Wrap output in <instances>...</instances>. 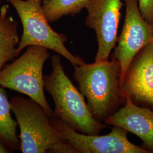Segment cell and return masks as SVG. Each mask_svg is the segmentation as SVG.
<instances>
[{
	"instance_id": "1",
	"label": "cell",
	"mask_w": 153,
	"mask_h": 153,
	"mask_svg": "<svg viewBox=\"0 0 153 153\" xmlns=\"http://www.w3.org/2000/svg\"><path fill=\"white\" fill-rule=\"evenodd\" d=\"M73 78L87 100L95 119L102 123L125 103L121 85V68L117 61H102L74 66Z\"/></svg>"
},
{
	"instance_id": "2",
	"label": "cell",
	"mask_w": 153,
	"mask_h": 153,
	"mask_svg": "<svg viewBox=\"0 0 153 153\" xmlns=\"http://www.w3.org/2000/svg\"><path fill=\"white\" fill-rule=\"evenodd\" d=\"M52 71L45 76L44 89L55 103L52 116L76 131L88 135H99L107 125L96 120L88 108L80 91L66 76L61 55L51 57Z\"/></svg>"
},
{
	"instance_id": "3",
	"label": "cell",
	"mask_w": 153,
	"mask_h": 153,
	"mask_svg": "<svg viewBox=\"0 0 153 153\" xmlns=\"http://www.w3.org/2000/svg\"><path fill=\"white\" fill-rule=\"evenodd\" d=\"M10 102L20 130L22 153H77L60 136L50 116L36 102L22 96L13 97Z\"/></svg>"
},
{
	"instance_id": "4",
	"label": "cell",
	"mask_w": 153,
	"mask_h": 153,
	"mask_svg": "<svg viewBox=\"0 0 153 153\" xmlns=\"http://www.w3.org/2000/svg\"><path fill=\"white\" fill-rule=\"evenodd\" d=\"M6 1L14 7L22 23L23 32L18 46L20 53L30 46H39L55 51L73 66L85 62L66 47L65 35L56 32L49 25L43 9V0Z\"/></svg>"
},
{
	"instance_id": "5",
	"label": "cell",
	"mask_w": 153,
	"mask_h": 153,
	"mask_svg": "<svg viewBox=\"0 0 153 153\" xmlns=\"http://www.w3.org/2000/svg\"><path fill=\"white\" fill-rule=\"evenodd\" d=\"M49 49L30 46L23 55L0 71V85L28 96L39 104L49 116L53 110L44 94V64L50 57Z\"/></svg>"
},
{
	"instance_id": "6",
	"label": "cell",
	"mask_w": 153,
	"mask_h": 153,
	"mask_svg": "<svg viewBox=\"0 0 153 153\" xmlns=\"http://www.w3.org/2000/svg\"><path fill=\"white\" fill-rule=\"evenodd\" d=\"M51 121L58 134L77 153H149L128 139V131L114 126L107 135H88L73 129L53 116Z\"/></svg>"
},
{
	"instance_id": "7",
	"label": "cell",
	"mask_w": 153,
	"mask_h": 153,
	"mask_svg": "<svg viewBox=\"0 0 153 153\" xmlns=\"http://www.w3.org/2000/svg\"><path fill=\"white\" fill-rule=\"evenodd\" d=\"M124 1L126 6L124 23L111 58L120 65L121 85L134 57L145 46L153 42L152 27L142 16L138 0Z\"/></svg>"
},
{
	"instance_id": "8",
	"label": "cell",
	"mask_w": 153,
	"mask_h": 153,
	"mask_svg": "<svg viewBox=\"0 0 153 153\" xmlns=\"http://www.w3.org/2000/svg\"><path fill=\"white\" fill-rule=\"evenodd\" d=\"M122 0H90L86 6L88 16L85 23L93 29L98 42L95 61L108 60L117 41Z\"/></svg>"
},
{
	"instance_id": "9",
	"label": "cell",
	"mask_w": 153,
	"mask_h": 153,
	"mask_svg": "<svg viewBox=\"0 0 153 153\" xmlns=\"http://www.w3.org/2000/svg\"><path fill=\"white\" fill-rule=\"evenodd\" d=\"M124 99L153 111V42L134 57L121 83Z\"/></svg>"
},
{
	"instance_id": "10",
	"label": "cell",
	"mask_w": 153,
	"mask_h": 153,
	"mask_svg": "<svg viewBox=\"0 0 153 153\" xmlns=\"http://www.w3.org/2000/svg\"><path fill=\"white\" fill-rule=\"evenodd\" d=\"M107 125L119 127L136 135L144 147L153 152V111L133 103L126 97L124 106L105 119Z\"/></svg>"
},
{
	"instance_id": "11",
	"label": "cell",
	"mask_w": 153,
	"mask_h": 153,
	"mask_svg": "<svg viewBox=\"0 0 153 153\" xmlns=\"http://www.w3.org/2000/svg\"><path fill=\"white\" fill-rule=\"evenodd\" d=\"M9 9L7 4L0 7V71L7 62L20 54L18 23L9 14Z\"/></svg>"
},
{
	"instance_id": "12",
	"label": "cell",
	"mask_w": 153,
	"mask_h": 153,
	"mask_svg": "<svg viewBox=\"0 0 153 153\" xmlns=\"http://www.w3.org/2000/svg\"><path fill=\"white\" fill-rule=\"evenodd\" d=\"M10 102L4 88L0 85V141L9 151L20 149L16 134L18 124L11 114Z\"/></svg>"
},
{
	"instance_id": "13",
	"label": "cell",
	"mask_w": 153,
	"mask_h": 153,
	"mask_svg": "<svg viewBox=\"0 0 153 153\" xmlns=\"http://www.w3.org/2000/svg\"><path fill=\"white\" fill-rule=\"evenodd\" d=\"M90 0H44L43 9L49 23L56 22L63 16H74L85 8Z\"/></svg>"
},
{
	"instance_id": "14",
	"label": "cell",
	"mask_w": 153,
	"mask_h": 153,
	"mask_svg": "<svg viewBox=\"0 0 153 153\" xmlns=\"http://www.w3.org/2000/svg\"><path fill=\"white\" fill-rule=\"evenodd\" d=\"M138 5L142 16L150 24L153 19V0H138Z\"/></svg>"
},
{
	"instance_id": "15",
	"label": "cell",
	"mask_w": 153,
	"mask_h": 153,
	"mask_svg": "<svg viewBox=\"0 0 153 153\" xmlns=\"http://www.w3.org/2000/svg\"><path fill=\"white\" fill-rule=\"evenodd\" d=\"M10 151L9 150V149L0 141V153H8Z\"/></svg>"
},
{
	"instance_id": "16",
	"label": "cell",
	"mask_w": 153,
	"mask_h": 153,
	"mask_svg": "<svg viewBox=\"0 0 153 153\" xmlns=\"http://www.w3.org/2000/svg\"><path fill=\"white\" fill-rule=\"evenodd\" d=\"M150 25H151V26H152V29H153V20H152V21L151 22V23H150Z\"/></svg>"
},
{
	"instance_id": "17",
	"label": "cell",
	"mask_w": 153,
	"mask_h": 153,
	"mask_svg": "<svg viewBox=\"0 0 153 153\" xmlns=\"http://www.w3.org/2000/svg\"><path fill=\"white\" fill-rule=\"evenodd\" d=\"M1 0H0V7H1Z\"/></svg>"
},
{
	"instance_id": "18",
	"label": "cell",
	"mask_w": 153,
	"mask_h": 153,
	"mask_svg": "<svg viewBox=\"0 0 153 153\" xmlns=\"http://www.w3.org/2000/svg\"><path fill=\"white\" fill-rule=\"evenodd\" d=\"M43 1H44V0H43Z\"/></svg>"
}]
</instances>
